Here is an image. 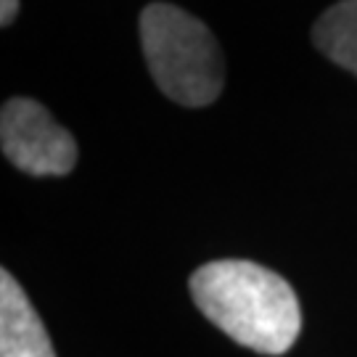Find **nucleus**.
<instances>
[{
  "mask_svg": "<svg viewBox=\"0 0 357 357\" xmlns=\"http://www.w3.org/2000/svg\"><path fill=\"white\" fill-rule=\"evenodd\" d=\"M188 289L206 320L259 355L289 352L302 331V307L289 281L257 262H206L193 270Z\"/></svg>",
  "mask_w": 357,
  "mask_h": 357,
  "instance_id": "obj_1",
  "label": "nucleus"
},
{
  "mask_svg": "<svg viewBox=\"0 0 357 357\" xmlns=\"http://www.w3.org/2000/svg\"><path fill=\"white\" fill-rule=\"evenodd\" d=\"M141 45L156 88L169 101L202 109L225 85V61L212 29L169 3H151L141 13Z\"/></svg>",
  "mask_w": 357,
  "mask_h": 357,
  "instance_id": "obj_2",
  "label": "nucleus"
},
{
  "mask_svg": "<svg viewBox=\"0 0 357 357\" xmlns=\"http://www.w3.org/2000/svg\"><path fill=\"white\" fill-rule=\"evenodd\" d=\"M0 146L16 169L35 178L69 175L77 165V141L43 103L8 98L0 112Z\"/></svg>",
  "mask_w": 357,
  "mask_h": 357,
  "instance_id": "obj_3",
  "label": "nucleus"
},
{
  "mask_svg": "<svg viewBox=\"0 0 357 357\" xmlns=\"http://www.w3.org/2000/svg\"><path fill=\"white\" fill-rule=\"evenodd\" d=\"M0 357H56L43 320L11 270L0 273Z\"/></svg>",
  "mask_w": 357,
  "mask_h": 357,
  "instance_id": "obj_4",
  "label": "nucleus"
},
{
  "mask_svg": "<svg viewBox=\"0 0 357 357\" xmlns=\"http://www.w3.org/2000/svg\"><path fill=\"white\" fill-rule=\"evenodd\" d=\"M312 43L328 61L357 77V0H339L320 13L312 26Z\"/></svg>",
  "mask_w": 357,
  "mask_h": 357,
  "instance_id": "obj_5",
  "label": "nucleus"
},
{
  "mask_svg": "<svg viewBox=\"0 0 357 357\" xmlns=\"http://www.w3.org/2000/svg\"><path fill=\"white\" fill-rule=\"evenodd\" d=\"M16 13H19V0H3V6H0V24L11 26Z\"/></svg>",
  "mask_w": 357,
  "mask_h": 357,
  "instance_id": "obj_6",
  "label": "nucleus"
}]
</instances>
